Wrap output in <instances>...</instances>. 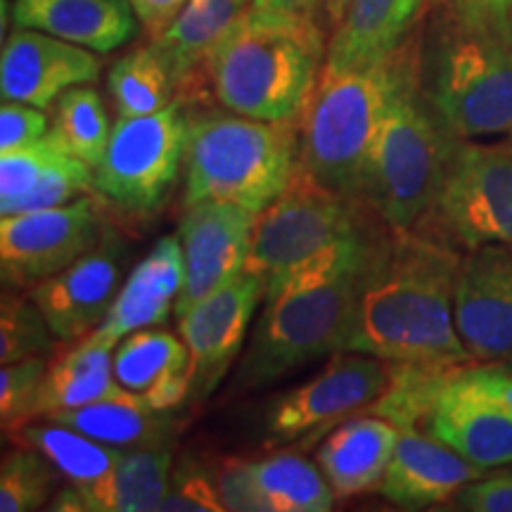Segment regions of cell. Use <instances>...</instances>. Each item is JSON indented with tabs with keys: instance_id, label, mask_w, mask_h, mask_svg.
Wrapping results in <instances>:
<instances>
[{
	"instance_id": "6da1fadb",
	"label": "cell",
	"mask_w": 512,
	"mask_h": 512,
	"mask_svg": "<svg viewBox=\"0 0 512 512\" xmlns=\"http://www.w3.org/2000/svg\"><path fill=\"white\" fill-rule=\"evenodd\" d=\"M460 259L463 254L439 235L389 228L363 287L347 351L422 366L475 361L453 311Z\"/></svg>"
},
{
	"instance_id": "7a4b0ae2",
	"label": "cell",
	"mask_w": 512,
	"mask_h": 512,
	"mask_svg": "<svg viewBox=\"0 0 512 512\" xmlns=\"http://www.w3.org/2000/svg\"><path fill=\"white\" fill-rule=\"evenodd\" d=\"M382 240L363 228L266 285L264 313L240 363V387H264L349 349Z\"/></svg>"
},
{
	"instance_id": "3957f363",
	"label": "cell",
	"mask_w": 512,
	"mask_h": 512,
	"mask_svg": "<svg viewBox=\"0 0 512 512\" xmlns=\"http://www.w3.org/2000/svg\"><path fill=\"white\" fill-rule=\"evenodd\" d=\"M325 57L318 19L249 5L211 50L204 74L214 98L230 112L261 121H302Z\"/></svg>"
},
{
	"instance_id": "277c9868",
	"label": "cell",
	"mask_w": 512,
	"mask_h": 512,
	"mask_svg": "<svg viewBox=\"0 0 512 512\" xmlns=\"http://www.w3.org/2000/svg\"><path fill=\"white\" fill-rule=\"evenodd\" d=\"M413 48L415 43L406 41L389 57L363 69H323L299 121V164L351 200L366 202L377 131Z\"/></svg>"
},
{
	"instance_id": "5b68a950",
	"label": "cell",
	"mask_w": 512,
	"mask_h": 512,
	"mask_svg": "<svg viewBox=\"0 0 512 512\" xmlns=\"http://www.w3.org/2000/svg\"><path fill=\"white\" fill-rule=\"evenodd\" d=\"M456 138L448 136L422 88L418 48L408 55L384 110L370 157L366 202L392 230L420 228L444 183Z\"/></svg>"
},
{
	"instance_id": "8992f818",
	"label": "cell",
	"mask_w": 512,
	"mask_h": 512,
	"mask_svg": "<svg viewBox=\"0 0 512 512\" xmlns=\"http://www.w3.org/2000/svg\"><path fill=\"white\" fill-rule=\"evenodd\" d=\"M297 162V121H261L230 110L190 114L185 207L221 200L261 214L287 188Z\"/></svg>"
},
{
	"instance_id": "52a82bcc",
	"label": "cell",
	"mask_w": 512,
	"mask_h": 512,
	"mask_svg": "<svg viewBox=\"0 0 512 512\" xmlns=\"http://www.w3.org/2000/svg\"><path fill=\"white\" fill-rule=\"evenodd\" d=\"M422 88L451 138L512 131V34H472L446 24Z\"/></svg>"
},
{
	"instance_id": "ba28073f",
	"label": "cell",
	"mask_w": 512,
	"mask_h": 512,
	"mask_svg": "<svg viewBox=\"0 0 512 512\" xmlns=\"http://www.w3.org/2000/svg\"><path fill=\"white\" fill-rule=\"evenodd\" d=\"M366 207L370 204L332 190L297 162L287 188L256 216L245 271L266 278L268 285L278 275L368 228Z\"/></svg>"
},
{
	"instance_id": "9c48e42d",
	"label": "cell",
	"mask_w": 512,
	"mask_h": 512,
	"mask_svg": "<svg viewBox=\"0 0 512 512\" xmlns=\"http://www.w3.org/2000/svg\"><path fill=\"white\" fill-rule=\"evenodd\" d=\"M188 143L185 102L119 119L105 157L95 166V188L128 214H155L174 190Z\"/></svg>"
},
{
	"instance_id": "30bf717a",
	"label": "cell",
	"mask_w": 512,
	"mask_h": 512,
	"mask_svg": "<svg viewBox=\"0 0 512 512\" xmlns=\"http://www.w3.org/2000/svg\"><path fill=\"white\" fill-rule=\"evenodd\" d=\"M427 219L451 245L512 249V143L456 140Z\"/></svg>"
},
{
	"instance_id": "8fae6325",
	"label": "cell",
	"mask_w": 512,
	"mask_h": 512,
	"mask_svg": "<svg viewBox=\"0 0 512 512\" xmlns=\"http://www.w3.org/2000/svg\"><path fill=\"white\" fill-rule=\"evenodd\" d=\"M105 235L98 211L86 197L62 207L24 211L0 221L3 280L29 290L91 252Z\"/></svg>"
},
{
	"instance_id": "7c38bea8",
	"label": "cell",
	"mask_w": 512,
	"mask_h": 512,
	"mask_svg": "<svg viewBox=\"0 0 512 512\" xmlns=\"http://www.w3.org/2000/svg\"><path fill=\"white\" fill-rule=\"evenodd\" d=\"M392 380V361L339 351L320 375L273 403L266 418L268 439L294 441L311 437L349 415L370 411Z\"/></svg>"
},
{
	"instance_id": "4fadbf2b",
	"label": "cell",
	"mask_w": 512,
	"mask_h": 512,
	"mask_svg": "<svg viewBox=\"0 0 512 512\" xmlns=\"http://www.w3.org/2000/svg\"><path fill=\"white\" fill-rule=\"evenodd\" d=\"M256 216L240 204L221 200H202L185 207L181 221L185 278L176 316L245 273Z\"/></svg>"
},
{
	"instance_id": "5bb4252c",
	"label": "cell",
	"mask_w": 512,
	"mask_h": 512,
	"mask_svg": "<svg viewBox=\"0 0 512 512\" xmlns=\"http://www.w3.org/2000/svg\"><path fill=\"white\" fill-rule=\"evenodd\" d=\"M456 328L479 363L512 361V249H467L456 278Z\"/></svg>"
},
{
	"instance_id": "9a60e30c",
	"label": "cell",
	"mask_w": 512,
	"mask_h": 512,
	"mask_svg": "<svg viewBox=\"0 0 512 512\" xmlns=\"http://www.w3.org/2000/svg\"><path fill=\"white\" fill-rule=\"evenodd\" d=\"M264 297L266 278L245 271L178 316V328L192 358V394L214 392L238 358L256 304Z\"/></svg>"
},
{
	"instance_id": "2e32d148",
	"label": "cell",
	"mask_w": 512,
	"mask_h": 512,
	"mask_svg": "<svg viewBox=\"0 0 512 512\" xmlns=\"http://www.w3.org/2000/svg\"><path fill=\"white\" fill-rule=\"evenodd\" d=\"M100 76L93 50L38 29H15L0 53L3 100L48 110L69 88L88 86Z\"/></svg>"
},
{
	"instance_id": "e0dca14e",
	"label": "cell",
	"mask_w": 512,
	"mask_h": 512,
	"mask_svg": "<svg viewBox=\"0 0 512 512\" xmlns=\"http://www.w3.org/2000/svg\"><path fill=\"white\" fill-rule=\"evenodd\" d=\"M121 254L117 235H102L72 266L31 287L29 297L46 316L57 342H76L105 320L119 292Z\"/></svg>"
},
{
	"instance_id": "ac0fdd59",
	"label": "cell",
	"mask_w": 512,
	"mask_h": 512,
	"mask_svg": "<svg viewBox=\"0 0 512 512\" xmlns=\"http://www.w3.org/2000/svg\"><path fill=\"white\" fill-rule=\"evenodd\" d=\"M425 427L430 437L484 472L512 465V408L467 389L456 373L439 394Z\"/></svg>"
},
{
	"instance_id": "d6986e66",
	"label": "cell",
	"mask_w": 512,
	"mask_h": 512,
	"mask_svg": "<svg viewBox=\"0 0 512 512\" xmlns=\"http://www.w3.org/2000/svg\"><path fill=\"white\" fill-rule=\"evenodd\" d=\"M484 475L460 453L413 427L401 430L377 491L401 508H427L451 501L463 486Z\"/></svg>"
},
{
	"instance_id": "ffe728a7",
	"label": "cell",
	"mask_w": 512,
	"mask_h": 512,
	"mask_svg": "<svg viewBox=\"0 0 512 512\" xmlns=\"http://www.w3.org/2000/svg\"><path fill=\"white\" fill-rule=\"evenodd\" d=\"M185 266L181 240L162 238L150 254L128 273L110 311L93 332L110 344H119L131 332L155 328L176 309L183 290Z\"/></svg>"
},
{
	"instance_id": "44dd1931",
	"label": "cell",
	"mask_w": 512,
	"mask_h": 512,
	"mask_svg": "<svg viewBox=\"0 0 512 512\" xmlns=\"http://www.w3.org/2000/svg\"><path fill=\"white\" fill-rule=\"evenodd\" d=\"M252 0H190L162 34L152 38L169 64L176 83V98L185 105L200 100L209 88L207 60L221 38L235 27Z\"/></svg>"
},
{
	"instance_id": "7402d4cb",
	"label": "cell",
	"mask_w": 512,
	"mask_h": 512,
	"mask_svg": "<svg viewBox=\"0 0 512 512\" xmlns=\"http://www.w3.org/2000/svg\"><path fill=\"white\" fill-rule=\"evenodd\" d=\"M114 377L152 411H174L192 394L190 349L169 332H131L114 349Z\"/></svg>"
},
{
	"instance_id": "603a6c76",
	"label": "cell",
	"mask_w": 512,
	"mask_h": 512,
	"mask_svg": "<svg viewBox=\"0 0 512 512\" xmlns=\"http://www.w3.org/2000/svg\"><path fill=\"white\" fill-rule=\"evenodd\" d=\"M12 22L38 29L93 53H112L136 36L131 0H12Z\"/></svg>"
},
{
	"instance_id": "cb8c5ba5",
	"label": "cell",
	"mask_w": 512,
	"mask_h": 512,
	"mask_svg": "<svg viewBox=\"0 0 512 512\" xmlns=\"http://www.w3.org/2000/svg\"><path fill=\"white\" fill-rule=\"evenodd\" d=\"M174 465L171 453L159 446L124 451L119 463L93 484L72 486L55 498L50 510L88 512H150L159 510L169 491Z\"/></svg>"
},
{
	"instance_id": "d4e9b609",
	"label": "cell",
	"mask_w": 512,
	"mask_h": 512,
	"mask_svg": "<svg viewBox=\"0 0 512 512\" xmlns=\"http://www.w3.org/2000/svg\"><path fill=\"white\" fill-rule=\"evenodd\" d=\"M401 430L382 415L347 418L323 441L316 453L318 467L337 498L377 489L394 456Z\"/></svg>"
},
{
	"instance_id": "484cf974",
	"label": "cell",
	"mask_w": 512,
	"mask_h": 512,
	"mask_svg": "<svg viewBox=\"0 0 512 512\" xmlns=\"http://www.w3.org/2000/svg\"><path fill=\"white\" fill-rule=\"evenodd\" d=\"M425 0H351L347 15L328 43L330 72L363 69L406 43Z\"/></svg>"
},
{
	"instance_id": "4316f807",
	"label": "cell",
	"mask_w": 512,
	"mask_h": 512,
	"mask_svg": "<svg viewBox=\"0 0 512 512\" xmlns=\"http://www.w3.org/2000/svg\"><path fill=\"white\" fill-rule=\"evenodd\" d=\"M114 349L117 344L91 332L76 339L72 349L57 354L43 377L36 415L81 408L124 394L126 389L114 377Z\"/></svg>"
},
{
	"instance_id": "83f0119b",
	"label": "cell",
	"mask_w": 512,
	"mask_h": 512,
	"mask_svg": "<svg viewBox=\"0 0 512 512\" xmlns=\"http://www.w3.org/2000/svg\"><path fill=\"white\" fill-rule=\"evenodd\" d=\"M159 415L162 413L152 411L140 396L124 392L114 399L48 413L46 418L72 427L100 444L143 448L162 444L164 432L169 430V422Z\"/></svg>"
},
{
	"instance_id": "f1b7e54d",
	"label": "cell",
	"mask_w": 512,
	"mask_h": 512,
	"mask_svg": "<svg viewBox=\"0 0 512 512\" xmlns=\"http://www.w3.org/2000/svg\"><path fill=\"white\" fill-rule=\"evenodd\" d=\"M17 444L34 448L50 460L60 475L72 486L93 484L95 479L112 470L124 456V451L100 444L86 434L48 420L46 425H22L12 432Z\"/></svg>"
},
{
	"instance_id": "f546056e",
	"label": "cell",
	"mask_w": 512,
	"mask_h": 512,
	"mask_svg": "<svg viewBox=\"0 0 512 512\" xmlns=\"http://www.w3.org/2000/svg\"><path fill=\"white\" fill-rule=\"evenodd\" d=\"M268 512H328L335 505V491L318 465L297 453L252 460Z\"/></svg>"
},
{
	"instance_id": "4dcf8cb0",
	"label": "cell",
	"mask_w": 512,
	"mask_h": 512,
	"mask_svg": "<svg viewBox=\"0 0 512 512\" xmlns=\"http://www.w3.org/2000/svg\"><path fill=\"white\" fill-rule=\"evenodd\" d=\"M119 119L164 110L176 100V83L162 53L152 46L119 57L107 76Z\"/></svg>"
},
{
	"instance_id": "1f68e13d",
	"label": "cell",
	"mask_w": 512,
	"mask_h": 512,
	"mask_svg": "<svg viewBox=\"0 0 512 512\" xmlns=\"http://www.w3.org/2000/svg\"><path fill=\"white\" fill-rule=\"evenodd\" d=\"M53 138L88 166H98L110 143V119L100 93L88 86L69 88L55 102Z\"/></svg>"
},
{
	"instance_id": "d6a6232c",
	"label": "cell",
	"mask_w": 512,
	"mask_h": 512,
	"mask_svg": "<svg viewBox=\"0 0 512 512\" xmlns=\"http://www.w3.org/2000/svg\"><path fill=\"white\" fill-rule=\"evenodd\" d=\"M60 477L43 453L29 446L17 448L3 458L0 467V510L27 512L43 508Z\"/></svg>"
},
{
	"instance_id": "836d02e7",
	"label": "cell",
	"mask_w": 512,
	"mask_h": 512,
	"mask_svg": "<svg viewBox=\"0 0 512 512\" xmlns=\"http://www.w3.org/2000/svg\"><path fill=\"white\" fill-rule=\"evenodd\" d=\"M57 337L31 297L5 292L0 304V363L50 354Z\"/></svg>"
},
{
	"instance_id": "e575fe53",
	"label": "cell",
	"mask_w": 512,
	"mask_h": 512,
	"mask_svg": "<svg viewBox=\"0 0 512 512\" xmlns=\"http://www.w3.org/2000/svg\"><path fill=\"white\" fill-rule=\"evenodd\" d=\"M64 152V147L53 138L43 136L36 143L17 147V150L0 152V216L12 209V204L22 200L38 183V178L48 171V166Z\"/></svg>"
},
{
	"instance_id": "d590c367",
	"label": "cell",
	"mask_w": 512,
	"mask_h": 512,
	"mask_svg": "<svg viewBox=\"0 0 512 512\" xmlns=\"http://www.w3.org/2000/svg\"><path fill=\"white\" fill-rule=\"evenodd\" d=\"M48 363L43 356L5 363L0 370V420L5 432H15L36 415Z\"/></svg>"
},
{
	"instance_id": "8d00e7d4",
	"label": "cell",
	"mask_w": 512,
	"mask_h": 512,
	"mask_svg": "<svg viewBox=\"0 0 512 512\" xmlns=\"http://www.w3.org/2000/svg\"><path fill=\"white\" fill-rule=\"evenodd\" d=\"M162 512H221L216 477H211L200 465H183L171 475L169 491L159 503Z\"/></svg>"
},
{
	"instance_id": "74e56055",
	"label": "cell",
	"mask_w": 512,
	"mask_h": 512,
	"mask_svg": "<svg viewBox=\"0 0 512 512\" xmlns=\"http://www.w3.org/2000/svg\"><path fill=\"white\" fill-rule=\"evenodd\" d=\"M446 24L472 34H512V0H446Z\"/></svg>"
},
{
	"instance_id": "f35d334b",
	"label": "cell",
	"mask_w": 512,
	"mask_h": 512,
	"mask_svg": "<svg viewBox=\"0 0 512 512\" xmlns=\"http://www.w3.org/2000/svg\"><path fill=\"white\" fill-rule=\"evenodd\" d=\"M216 486H219V496L226 510L268 512L259 484L254 479L252 460H223L219 472H216Z\"/></svg>"
},
{
	"instance_id": "ab89813d",
	"label": "cell",
	"mask_w": 512,
	"mask_h": 512,
	"mask_svg": "<svg viewBox=\"0 0 512 512\" xmlns=\"http://www.w3.org/2000/svg\"><path fill=\"white\" fill-rule=\"evenodd\" d=\"M48 136V117L38 107L3 100L0 107V152L17 150Z\"/></svg>"
},
{
	"instance_id": "60d3db41",
	"label": "cell",
	"mask_w": 512,
	"mask_h": 512,
	"mask_svg": "<svg viewBox=\"0 0 512 512\" xmlns=\"http://www.w3.org/2000/svg\"><path fill=\"white\" fill-rule=\"evenodd\" d=\"M458 510L470 512H512V472L479 477L453 496Z\"/></svg>"
},
{
	"instance_id": "b9f144b4",
	"label": "cell",
	"mask_w": 512,
	"mask_h": 512,
	"mask_svg": "<svg viewBox=\"0 0 512 512\" xmlns=\"http://www.w3.org/2000/svg\"><path fill=\"white\" fill-rule=\"evenodd\" d=\"M456 380L472 392L491 396L512 408V361L465 363L456 370Z\"/></svg>"
},
{
	"instance_id": "7bdbcfd3",
	"label": "cell",
	"mask_w": 512,
	"mask_h": 512,
	"mask_svg": "<svg viewBox=\"0 0 512 512\" xmlns=\"http://www.w3.org/2000/svg\"><path fill=\"white\" fill-rule=\"evenodd\" d=\"M188 3L190 0H131L138 22L143 24L150 38L162 34Z\"/></svg>"
},
{
	"instance_id": "ee69618b",
	"label": "cell",
	"mask_w": 512,
	"mask_h": 512,
	"mask_svg": "<svg viewBox=\"0 0 512 512\" xmlns=\"http://www.w3.org/2000/svg\"><path fill=\"white\" fill-rule=\"evenodd\" d=\"M254 8L280 12V15L318 19L320 8L325 12V0H252Z\"/></svg>"
},
{
	"instance_id": "f6af8a7d",
	"label": "cell",
	"mask_w": 512,
	"mask_h": 512,
	"mask_svg": "<svg viewBox=\"0 0 512 512\" xmlns=\"http://www.w3.org/2000/svg\"><path fill=\"white\" fill-rule=\"evenodd\" d=\"M351 0H325V19L332 29H337L342 24L344 15H347Z\"/></svg>"
},
{
	"instance_id": "bcb514c9",
	"label": "cell",
	"mask_w": 512,
	"mask_h": 512,
	"mask_svg": "<svg viewBox=\"0 0 512 512\" xmlns=\"http://www.w3.org/2000/svg\"><path fill=\"white\" fill-rule=\"evenodd\" d=\"M434 3H446V0H434Z\"/></svg>"
}]
</instances>
